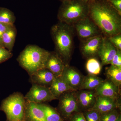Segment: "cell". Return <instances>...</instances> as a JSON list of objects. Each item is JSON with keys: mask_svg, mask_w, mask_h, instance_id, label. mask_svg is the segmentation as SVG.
<instances>
[{"mask_svg": "<svg viewBox=\"0 0 121 121\" xmlns=\"http://www.w3.org/2000/svg\"><path fill=\"white\" fill-rule=\"evenodd\" d=\"M115 121H121V115L118 117V118Z\"/></svg>", "mask_w": 121, "mask_h": 121, "instance_id": "33", "label": "cell"}, {"mask_svg": "<svg viewBox=\"0 0 121 121\" xmlns=\"http://www.w3.org/2000/svg\"><path fill=\"white\" fill-rule=\"evenodd\" d=\"M121 115L118 109H115L108 112L101 114V121H115Z\"/></svg>", "mask_w": 121, "mask_h": 121, "instance_id": "26", "label": "cell"}, {"mask_svg": "<svg viewBox=\"0 0 121 121\" xmlns=\"http://www.w3.org/2000/svg\"><path fill=\"white\" fill-rule=\"evenodd\" d=\"M60 1H61V2H64V1H66L70 0H58Z\"/></svg>", "mask_w": 121, "mask_h": 121, "instance_id": "34", "label": "cell"}, {"mask_svg": "<svg viewBox=\"0 0 121 121\" xmlns=\"http://www.w3.org/2000/svg\"><path fill=\"white\" fill-rule=\"evenodd\" d=\"M16 19L13 12L6 8H0V23L14 25Z\"/></svg>", "mask_w": 121, "mask_h": 121, "instance_id": "24", "label": "cell"}, {"mask_svg": "<svg viewBox=\"0 0 121 121\" xmlns=\"http://www.w3.org/2000/svg\"><path fill=\"white\" fill-rule=\"evenodd\" d=\"M76 95L79 109L82 112L93 108L98 96L95 90L76 91Z\"/></svg>", "mask_w": 121, "mask_h": 121, "instance_id": "10", "label": "cell"}, {"mask_svg": "<svg viewBox=\"0 0 121 121\" xmlns=\"http://www.w3.org/2000/svg\"><path fill=\"white\" fill-rule=\"evenodd\" d=\"M117 51V48L109 41L108 38L103 36L98 55L101 61L102 65L110 64Z\"/></svg>", "mask_w": 121, "mask_h": 121, "instance_id": "13", "label": "cell"}, {"mask_svg": "<svg viewBox=\"0 0 121 121\" xmlns=\"http://www.w3.org/2000/svg\"><path fill=\"white\" fill-rule=\"evenodd\" d=\"M88 59L86 64V68L89 74L95 75L99 74L102 70L101 63L95 57Z\"/></svg>", "mask_w": 121, "mask_h": 121, "instance_id": "23", "label": "cell"}, {"mask_svg": "<svg viewBox=\"0 0 121 121\" xmlns=\"http://www.w3.org/2000/svg\"><path fill=\"white\" fill-rule=\"evenodd\" d=\"M95 91L98 96L117 100L120 93V89L107 78L104 80Z\"/></svg>", "mask_w": 121, "mask_h": 121, "instance_id": "12", "label": "cell"}, {"mask_svg": "<svg viewBox=\"0 0 121 121\" xmlns=\"http://www.w3.org/2000/svg\"><path fill=\"white\" fill-rule=\"evenodd\" d=\"M106 74L107 79L120 89L121 85V68L111 65L106 69Z\"/></svg>", "mask_w": 121, "mask_h": 121, "instance_id": "22", "label": "cell"}, {"mask_svg": "<svg viewBox=\"0 0 121 121\" xmlns=\"http://www.w3.org/2000/svg\"><path fill=\"white\" fill-rule=\"evenodd\" d=\"M103 35H101L81 41L80 49L83 56L89 59L98 56L102 43Z\"/></svg>", "mask_w": 121, "mask_h": 121, "instance_id": "9", "label": "cell"}, {"mask_svg": "<svg viewBox=\"0 0 121 121\" xmlns=\"http://www.w3.org/2000/svg\"><path fill=\"white\" fill-rule=\"evenodd\" d=\"M109 41L117 49L121 50V34L107 37Z\"/></svg>", "mask_w": 121, "mask_h": 121, "instance_id": "28", "label": "cell"}, {"mask_svg": "<svg viewBox=\"0 0 121 121\" xmlns=\"http://www.w3.org/2000/svg\"><path fill=\"white\" fill-rule=\"evenodd\" d=\"M56 110L64 121H67L72 115L80 111L76 95V91H69L64 93L59 98Z\"/></svg>", "mask_w": 121, "mask_h": 121, "instance_id": "6", "label": "cell"}, {"mask_svg": "<svg viewBox=\"0 0 121 121\" xmlns=\"http://www.w3.org/2000/svg\"><path fill=\"white\" fill-rule=\"evenodd\" d=\"M13 56L12 52L9 51L0 44V64L4 62Z\"/></svg>", "mask_w": 121, "mask_h": 121, "instance_id": "27", "label": "cell"}, {"mask_svg": "<svg viewBox=\"0 0 121 121\" xmlns=\"http://www.w3.org/2000/svg\"><path fill=\"white\" fill-rule=\"evenodd\" d=\"M89 0H70L62 2L57 14L59 22L73 25L89 17Z\"/></svg>", "mask_w": 121, "mask_h": 121, "instance_id": "4", "label": "cell"}, {"mask_svg": "<svg viewBox=\"0 0 121 121\" xmlns=\"http://www.w3.org/2000/svg\"><path fill=\"white\" fill-rule=\"evenodd\" d=\"M25 121H47L44 112L39 104L26 101Z\"/></svg>", "mask_w": 121, "mask_h": 121, "instance_id": "16", "label": "cell"}, {"mask_svg": "<svg viewBox=\"0 0 121 121\" xmlns=\"http://www.w3.org/2000/svg\"><path fill=\"white\" fill-rule=\"evenodd\" d=\"M67 121H86L82 111L76 112L72 115Z\"/></svg>", "mask_w": 121, "mask_h": 121, "instance_id": "30", "label": "cell"}, {"mask_svg": "<svg viewBox=\"0 0 121 121\" xmlns=\"http://www.w3.org/2000/svg\"><path fill=\"white\" fill-rule=\"evenodd\" d=\"M14 25L8 24L0 23V44L2 45V35L6 31Z\"/></svg>", "mask_w": 121, "mask_h": 121, "instance_id": "31", "label": "cell"}, {"mask_svg": "<svg viewBox=\"0 0 121 121\" xmlns=\"http://www.w3.org/2000/svg\"><path fill=\"white\" fill-rule=\"evenodd\" d=\"M89 17L108 37L121 34V15L107 0H89Z\"/></svg>", "mask_w": 121, "mask_h": 121, "instance_id": "1", "label": "cell"}, {"mask_svg": "<svg viewBox=\"0 0 121 121\" xmlns=\"http://www.w3.org/2000/svg\"><path fill=\"white\" fill-rule=\"evenodd\" d=\"M73 26L81 41L102 35L98 26L89 17L80 20Z\"/></svg>", "mask_w": 121, "mask_h": 121, "instance_id": "7", "label": "cell"}, {"mask_svg": "<svg viewBox=\"0 0 121 121\" xmlns=\"http://www.w3.org/2000/svg\"><path fill=\"white\" fill-rule=\"evenodd\" d=\"M51 33L55 44V52L65 65H69L73 46L75 31L73 25L59 22L52 27Z\"/></svg>", "mask_w": 121, "mask_h": 121, "instance_id": "2", "label": "cell"}, {"mask_svg": "<svg viewBox=\"0 0 121 121\" xmlns=\"http://www.w3.org/2000/svg\"><path fill=\"white\" fill-rule=\"evenodd\" d=\"M32 84L31 87L24 96L26 102L38 104L57 99L51 92L49 87Z\"/></svg>", "mask_w": 121, "mask_h": 121, "instance_id": "8", "label": "cell"}, {"mask_svg": "<svg viewBox=\"0 0 121 121\" xmlns=\"http://www.w3.org/2000/svg\"><path fill=\"white\" fill-rule=\"evenodd\" d=\"M86 121H101V114L93 108L82 112Z\"/></svg>", "mask_w": 121, "mask_h": 121, "instance_id": "25", "label": "cell"}, {"mask_svg": "<svg viewBox=\"0 0 121 121\" xmlns=\"http://www.w3.org/2000/svg\"><path fill=\"white\" fill-rule=\"evenodd\" d=\"M49 88L52 94L57 99L64 93L75 91L69 86L61 76L55 78Z\"/></svg>", "mask_w": 121, "mask_h": 121, "instance_id": "18", "label": "cell"}, {"mask_svg": "<svg viewBox=\"0 0 121 121\" xmlns=\"http://www.w3.org/2000/svg\"><path fill=\"white\" fill-rule=\"evenodd\" d=\"M50 52L35 45H28L20 53L17 59L19 65L32 75L45 68Z\"/></svg>", "mask_w": 121, "mask_h": 121, "instance_id": "3", "label": "cell"}, {"mask_svg": "<svg viewBox=\"0 0 121 121\" xmlns=\"http://www.w3.org/2000/svg\"><path fill=\"white\" fill-rule=\"evenodd\" d=\"M61 77L75 91L79 90L83 76L73 67L65 65Z\"/></svg>", "mask_w": 121, "mask_h": 121, "instance_id": "11", "label": "cell"}, {"mask_svg": "<svg viewBox=\"0 0 121 121\" xmlns=\"http://www.w3.org/2000/svg\"><path fill=\"white\" fill-rule=\"evenodd\" d=\"M120 106L117 100L98 96L95 104L91 108L103 114L115 109H118L120 108Z\"/></svg>", "mask_w": 121, "mask_h": 121, "instance_id": "17", "label": "cell"}, {"mask_svg": "<svg viewBox=\"0 0 121 121\" xmlns=\"http://www.w3.org/2000/svg\"><path fill=\"white\" fill-rule=\"evenodd\" d=\"M112 7L121 15V0H107Z\"/></svg>", "mask_w": 121, "mask_h": 121, "instance_id": "32", "label": "cell"}, {"mask_svg": "<svg viewBox=\"0 0 121 121\" xmlns=\"http://www.w3.org/2000/svg\"><path fill=\"white\" fill-rule=\"evenodd\" d=\"M103 80L104 79L97 75L89 74L83 77L79 90H95Z\"/></svg>", "mask_w": 121, "mask_h": 121, "instance_id": "19", "label": "cell"}, {"mask_svg": "<svg viewBox=\"0 0 121 121\" xmlns=\"http://www.w3.org/2000/svg\"><path fill=\"white\" fill-rule=\"evenodd\" d=\"M17 35V31L15 25L6 31L2 35V45L10 51L13 49Z\"/></svg>", "mask_w": 121, "mask_h": 121, "instance_id": "20", "label": "cell"}, {"mask_svg": "<svg viewBox=\"0 0 121 121\" xmlns=\"http://www.w3.org/2000/svg\"><path fill=\"white\" fill-rule=\"evenodd\" d=\"M65 66V63L56 52H50L45 68L51 72L55 78L61 76Z\"/></svg>", "mask_w": 121, "mask_h": 121, "instance_id": "15", "label": "cell"}, {"mask_svg": "<svg viewBox=\"0 0 121 121\" xmlns=\"http://www.w3.org/2000/svg\"><path fill=\"white\" fill-rule=\"evenodd\" d=\"M44 112L47 121H64L56 108L44 103L38 104Z\"/></svg>", "mask_w": 121, "mask_h": 121, "instance_id": "21", "label": "cell"}, {"mask_svg": "<svg viewBox=\"0 0 121 121\" xmlns=\"http://www.w3.org/2000/svg\"><path fill=\"white\" fill-rule=\"evenodd\" d=\"M110 64L114 66L121 68V50L117 49V52Z\"/></svg>", "mask_w": 121, "mask_h": 121, "instance_id": "29", "label": "cell"}, {"mask_svg": "<svg viewBox=\"0 0 121 121\" xmlns=\"http://www.w3.org/2000/svg\"><path fill=\"white\" fill-rule=\"evenodd\" d=\"M26 100L23 95L16 92L2 101L0 110L6 117V121H25Z\"/></svg>", "mask_w": 121, "mask_h": 121, "instance_id": "5", "label": "cell"}, {"mask_svg": "<svg viewBox=\"0 0 121 121\" xmlns=\"http://www.w3.org/2000/svg\"><path fill=\"white\" fill-rule=\"evenodd\" d=\"M55 78L51 72L44 68L40 69L30 76L29 81L32 84L49 87Z\"/></svg>", "mask_w": 121, "mask_h": 121, "instance_id": "14", "label": "cell"}]
</instances>
